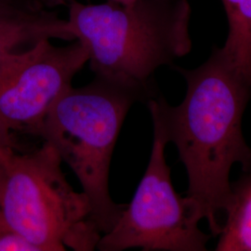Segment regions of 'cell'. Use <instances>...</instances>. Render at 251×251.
Wrapping results in <instances>:
<instances>
[{
  "label": "cell",
  "instance_id": "cell-11",
  "mask_svg": "<svg viewBox=\"0 0 251 251\" xmlns=\"http://www.w3.org/2000/svg\"><path fill=\"white\" fill-rule=\"evenodd\" d=\"M13 144V136L9 127L0 121V152L10 147Z\"/></svg>",
  "mask_w": 251,
  "mask_h": 251
},
{
  "label": "cell",
  "instance_id": "cell-7",
  "mask_svg": "<svg viewBox=\"0 0 251 251\" xmlns=\"http://www.w3.org/2000/svg\"><path fill=\"white\" fill-rule=\"evenodd\" d=\"M74 41L50 0H0V66L19 47L41 39Z\"/></svg>",
  "mask_w": 251,
  "mask_h": 251
},
{
  "label": "cell",
  "instance_id": "cell-10",
  "mask_svg": "<svg viewBox=\"0 0 251 251\" xmlns=\"http://www.w3.org/2000/svg\"><path fill=\"white\" fill-rule=\"evenodd\" d=\"M0 251H40V250L22 234L6 231L0 233Z\"/></svg>",
  "mask_w": 251,
  "mask_h": 251
},
{
  "label": "cell",
  "instance_id": "cell-4",
  "mask_svg": "<svg viewBox=\"0 0 251 251\" xmlns=\"http://www.w3.org/2000/svg\"><path fill=\"white\" fill-rule=\"evenodd\" d=\"M0 152L5 179L0 198V233H20L40 251H92L101 237L90 199L75 191L53 147L26 153Z\"/></svg>",
  "mask_w": 251,
  "mask_h": 251
},
{
  "label": "cell",
  "instance_id": "cell-6",
  "mask_svg": "<svg viewBox=\"0 0 251 251\" xmlns=\"http://www.w3.org/2000/svg\"><path fill=\"white\" fill-rule=\"evenodd\" d=\"M89 62L78 40L58 47L41 39L0 66V120L11 131L36 135L48 112Z\"/></svg>",
  "mask_w": 251,
  "mask_h": 251
},
{
  "label": "cell",
  "instance_id": "cell-13",
  "mask_svg": "<svg viewBox=\"0 0 251 251\" xmlns=\"http://www.w3.org/2000/svg\"><path fill=\"white\" fill-rule=\"evenodd\" d=\"M111 1L117 2V3H119V4H122V5H130V4L134 3L136 0H111Z\"/></svg>",
  "mask_w": 251,
  "mask_h": 251
},
{
  "label": "cell",
  "instance_id": "cell-9",
  "mask_svg": "<svg viewBox=\"0 0 251 251\" xmlns=\"http://www.w3.org/2000/svg\"><path fill=\"white\" fill-rule=\"evenodd\" d=\"M216 251H251V178L233 188Z\"/></svg>",
  "mask_w": 251,
  "mask_h": 251
},
{
  "label": "cell",
  "instance_id": "cell-3",
  "mask_svg": "<svg viewBox=\"0 0 251 251\" xmlns=\"http://www.w3.org/2000/svg\"><path fill=\"white\" fill-rule=\"evenodd\" d=\"M143 90L95 76L71 87L56 100L35 136L58 152L90 199L92 219L101 234L110 232L126 205L113 201L109 173L117 138L129 109L151 99Z\"/></svg>",
  "mask_w": 251,
  "mask_h": 251
},
{
  "label": "cell",
  "instance_id": "cell-1",
  "mask_svg": "<svg viewBox=\"0 0 251 251\" xmlns=\"http://www.w3.org/2000/svg\"><path fill=\"white\" fill-rule=\"evenodd\" d=\"M187 85L184 100L171 106L156 95L147 100L151 117L175 144L188 175L187 198L213 234L223 229L233 198L230 171L235 163L251 173V149L242 133V117L251 99V83L215 48L195 69L175 66Z\"/></svg>",
  "mask_w": 251,
  "mask_h": 251
},
{
  "label": "cell",
  "instance_id": "cell-2",
  "mask_svg": "<svg viewBox=\"0 0 251 251\" xmlns=\"http://www.w3.org/2000/svg\"><path fill=\"white\" fill-rule=\"evenodd\" d=\"M68 31L87 49L95 76L156 96L153 76L190 53L189 0H107L67 6Z\"/></svg>",
  "mask_w": 251,
  "mask_h": 251
},
{
  "label": "cell",
  "instance_id": "cell-5",
  "mask_svg": "<svg viewBox=\"0 0 251 251\" xmlns=\"http://www.w3.org/2000/svg\"><path fill=\"white\" fill-rule=\"evenodd\" d=\"M153 140L147 169L131 202L113 229L101 235L100 251L140 248L145 251H205L209 236L199 229L201 218L193 202L172 185L165 157L169 141L152 117Z\"/></svg>",
  "mask_w": 251,
  "mask_h": 251
},
{
  "label": "cell",
  "instance_id": "cell-8",
  "mask_svg": "<svg viewBox=\"0 0 251 251\" xmlns=\"http://www.w3.org/2000/svg\"><path fill=\"white\" fill-rule=\"evenodd\" d=\"M228 35L222 48L234 68L251 83V0H221Z\"/></svg>",
  "mask_w": 251,
  "mask_h": 251
},
{
  "label": "cell",
  "instance_id": "cell-12",
  "mask_svg": "<svg viewBox=\"0 0 251 251\" xmlns=\"http://www.w3.org/2000/svg\"><path fill=\"white\" fill-rule=\"evenodd\" d=\"M4 179H5V171H4L3 165L0 161V198H1L2 189H3V184H4Z\"/></svg>",
  "mask_w": 251,
  "mask_h": 251
}]
</instances>
